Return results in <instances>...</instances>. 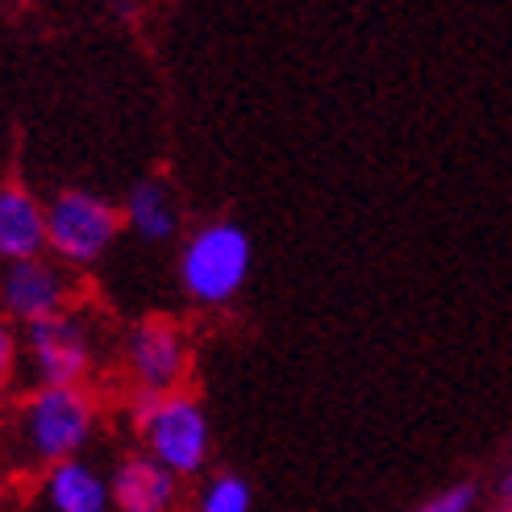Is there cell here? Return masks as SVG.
Masks as SVG:
<instances>
[{"label":"cell","mask_w":512,"mask_h":512,"mask_svg":"<svg viewBox=\"0 0 512 512\" xmlns=\"http://www.w3.org/2000/svg\"><path fill=\"white\" fill-rule=\"evenodd\" d=\"M25 363L34 371V388H84L96 363L92 325L75 309L25 325Z\"/></svg>","instance_id":"cell-5"},{"label":"cell","mask_w":512,"mask_h":512,"mask_svg":"<svg viewBox=\"0 0 512 512\" xmlns=\"http://www.w3.org/2000/svg\"><path fill=\"white\" fill-rule=\"evenodd\" d=\"M192 371V342L175 317H142L125 334V375L134 379L138 396L184 392Z\"/></svg>","instance_id":"cell-6"},{"label":"cell","mask_w":512,"mask_h":512,"mask_svg":"<svg viewBox=\"0 0 512 512\" xmlns=\"http://www.w3.org/2000/svg\"><path fill=\"white\" fill-rule=\"evenodd\" d=\"M75 300V271L59 259H25L0 267V317L13 325H34L46 317H59Z\"/></svg>","instance_id":"cell-7"},{"label":"cell","mask_w":512,"mask_h":512,"mask_svg":"<svg viewBox=\"0 0 512 512\" xmlns=\"http://www.w3.org/2000/svg\"><path fill=\"white\" fill-rule=\"evenodd\" d=\"M250 267H254V242L229 217H213L188 229L175 254L179 292L196 309H225V304H234L250 279Z\"/></svg>","instance_id":"cell-1"},{"label":"cell","mask_w":512,"mask_h":512,"mask_svg":"<svg viewBox=\"0 0 512 512\" xmlns=\"http://www.w3.org/2000/svg\"><path fill=\"white\" fill-rule=\"evenodd\" d=\"M96 433V400L88 388H34L17 404L13 442L25 463L42 471L84 458V446Z\"/></svg>","instance_id":"cell-2"},{"label":"cell","mask_w":512,"mask_h":512,"mask_svg":"<svg viewBox=\"0 0 512 512\" xmlns=\"http://www.w3.org/2000/svg\"><path fill=\"white\" fill-rule=\"evenodd\" d=\"M483 512H512V458H508V467L500 471V479H496L488 504H483Z\"/></svg>","instance_id":"cell-15"},{"label":"cell","mask_w":512,"mask_h":512,"mask_svg":"<svg viewBox=\"0 0 512 512\" xmlns=\"http://www.w3.org/2000/svg\"><path fill=\"white\" fill-rule=\"evenodd\" d=\"M179 483L184 479L171 475L163 463H155L146 450L125 454L109 471L113 512H175Z\"/></svg>","instance_id":"cell-9"},{"label":"cell","mask_w":512,"mask_h":512,"mask_svg":"<svg viewBox=\"0 0 512 512\" xmlns=\"http://www.w3.org/2000/svg\"><path fill=\"white\" fill-rule=\"evenodd\" d=\"M121 221L142 246L159 250V246L179 242V234H184V204H179L175 184L163 175L138 179L121 200Z\"/></svg>","instance_id":"cell-8"},{"label":"cell","mask_w":512,"mask_h":512,"mask_svg":"<svg viewBox=\"0 0 512 512\" xmlns=\"http://www.w3.org/2000/svg\"><path fill=\"white\" fill-rule=\"evenodd\" d=\"M46 242V200H38L25 184H0V267L42 259Z\"/></svg>","instance_id":"cell-10"},{"label":"cell","mask_w":512,"mask_h":512,"mask_svg":"<svg viewBox=\"0 0 512 512\" xmlns=\"http://www.w3.org/2000/svg\"><path fill=\"white\" fill-rule=\"evenodd\" d=\"M21 358H25V329L13 325L9 317H0V388L13 383Z\"/></svg>","instance_id":"cell-14"},{"label":"cell","mask_w":512,"mask_h":512,"mask_svg":"<svg viewBox=\"0 0 512 512\" xmlns=\"http://www.w3.org/2000/svg\"><path fill=\"white\" fill-rule=\"evenodd\" d=\"M134 429L142 450L163 463L171 475L179 479H200L209 471L213 458V421L209 408L200 396L184 392H167V396H142L138 413H134Z\"/></svg>","instance_id":"cell-3"},{"label":"cell","mask_w":512,"mask_h":512,"mask_svg":"<svg viewBox=\"0 0 512 512\" xmlns=\"http://www.w3.org/2000/svg\"><path fill=\"white\" fill-rule=\"evenodd\" d=\"M192 512H254V488L238 471H213L204 475Z\"/></svg>","instance_id":"cell-12"},{"label":"cell","mask_w":512,"mask_h":512,"mask_svg":"<svg viewBox=\"0 0 512 512\" xmlns=\"http://www.w3.org/2000/svg\"><path fill=\"white\" fill-rule=\"evenodd\" d=\"M483 488L475 479H458V483H450V488H442V492H433L429 500H421L417 508H408V512H483Z\"/></svg>","instance_id":"cell-13"},{"label":"cell","mask_w":512,"mask_h":512,"mask_svg":"<svg viewBox=\"0 0 512 512\" xmlns=\"http://www.w3.org/2000/svg\"><path fill=\"white\" fill-rule=\"evenodd\" d=\"M42 504L50 512H113L109 471H96L88 458H67L42 475Z\"/></svg>","instance_id":"cell-11"},{"label":"cell","mask_w":512,"mask_h":512,"mask_svg":"<svg viewBox=\"0 0 512 512\" xmlns=\"http://www.w3.org/2000/svg\"><path fill=\"white\" fill-rule=\"evenodd\" d=\"M121 204L92 188H63L46 200V242L50 259L67 263L71 271L96 267L121 238Z\"/></svg>","instance_id":"cell-4"}]
</instances>
